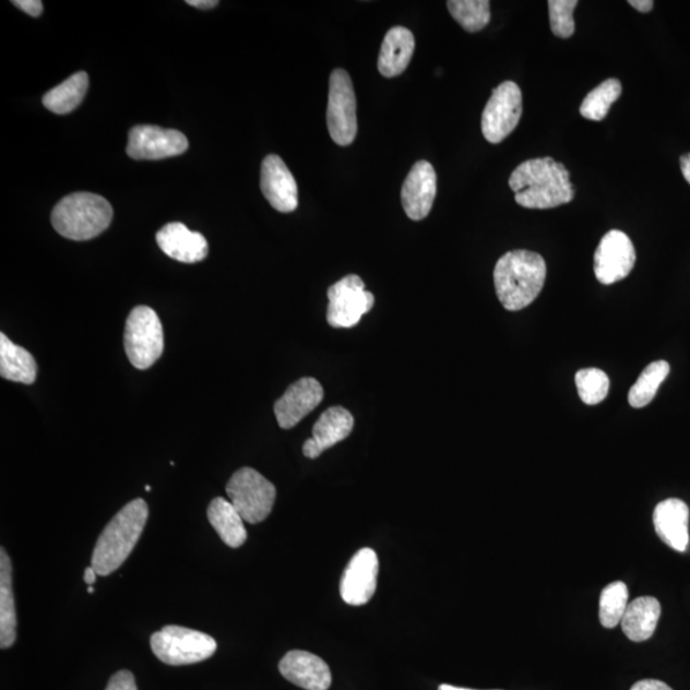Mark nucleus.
<instances>
[{"label": "nucleus", "instance_id": "nucleus-6", "mask_svg": "<svg viewBox=\"0 0 690 690\" xmlns=\"http://www.w3.org/2000/svg\"><path fill=\"white\" fill-rule=\"evenodd\" d=\"M124 349L130 362L139 370L150 369L164 350L163 325L157 313L139 306L126 322Z\"/></svg>", "mask_w": 690, "mask_h": 690}, {"label": "nucleus", "instance_id": "nucleus-34", "mask_svg": "<svg viewBox=\"0 0 690 690\" xmlns=\"http://www.w3.org/2000/svg\"><path fill=\"white\" fill-rule=\"evenodd\" d=\"M12 3L32 17H39L44 10L40 0H14Z\"/></svg>", "mask_w": 690, "mask_h": 690}, {"label": "nucleus", "instance_id": "nucleus-11", "mask_svg": "<svg viewBox=\"0 0 690 690\" xmlns=\"http://www.w3.org/2000/svg\"><path fill=\"white\" fill-rule=\"evenodd\" d=\"M189 148V140L177 130L157 126H136L130 131L127 155L134 160H162L182 155Z\"/></svg>", "mask_w": 690, "mask_h": 690}, {"label": "nucleus", "instance_id": "nucleus-3", "mask_svg": "<svg viewBox=\"0 0 690 690\" xmlns=\"http://www.w3.org/2000/svg\"><path fill=\"white\" fill-rule=\"evenodd\" d=\"M147 518L148 507L142 499H134L119 510L97 538L92 558L97 575H110L122 567L138 545Z\"/></svg>", "mask_w": 690, "mask_h": 690}, {"label": "nucleus", "instance_id": "nucleus-13", "mask_svg": "<svg viewBox=\"0 0 690 690\" xmlns=\"http://www.w3.org/2000/svg\"><path fill=\"white\" fill-rule=\"evenodd\" d=\"M379 558L370 547L359 550L345 568L341 596L345 604L362 606L370 602L378 587Z\"/></svg>", "mask_w": 690, "mask_h": 690}, {"label": "nucleus", "instance_id": "nucleus-33", "mask_svg": "<svg viewBox=\"0 0 690 690\" xmlns=\"http://www.w3.org/2000/svg\"><path fill=\"white\" fill-rule=\"evenodd\" d=\"M105 690H138L136 680L129 670L118 671L112 675Z\"/></svg>", "mask_w": 690, "mask_h": 690}, {"label": "nucleus", "instance_id": "nucleus-18", "mask_svg": "<svg viewBox=\"0 0 690 690\" xmlns=\"http://www.w3.org/2000/svg\"><path fill=\"white\" fill-rule=\"evenodd\" d=\"M354 427L355 418L348 409L340 406L326 409L313 425L312 438L304 444L305 456L317 460L325 450L347 439Z\"/></svg>", "mask_w": 690, "mask_h": 690}, {"label": "nucleus", "instance_id": "nucleus-21", "mask_svg": "<svg viewBox=\"0 0 690 690\" xmlns=\"http://www.w3.org/2000/svg\"><path fill=\"white\" fill-rule=\"evenodd\" d=\"M415 48V36L411 29L402 26L390 28L382 41L378 61L382 76L392 79L406 71Z\"/></svg>", "mask_w": 690, "mask_h": 690}, {"label": "nucleus", "instance_id": "nucleus-30", "mask_svg": "<svg viewBox=\"0 0 690 690\" xmlns=\"http://www.w3.org/2000/svg\"><path fill=\"white\" fill-rule=\"evenodd\" d=\"M629 592L626 583L612 582L599 597V621L605 628L620 624L628 607Z\"/></svg>", "mask_w": 690, "mask_h": 690}, {"label": "nucleus", "instance_id": "nucleus-20", "mask_svg": "<svg viewBox=\"0 0 690 690\" xmlns=\"http://www.w3.org/2000/svg\"><path fill=\"white\" fill-rule=\"evenodd\" d=\"M689 508L680 499H667L656 507V534L673 550L685 552L689 544Z\"/></svg>", "mask_w": 690, "mask_h": 690}, {"label": "nucleus", "instance_id": "nucleus-35", "mask_svg": "<svg viewBox=\"0 0 690 690\" xmlns=\"http://www.w3.org/2000/svg\"><path fill=\"white\" fill-rule=\"evenodd\" d=\"M630 690H673L664 681L655 680V679H644L641 681H637L635 685L630 688Z\"/></svg>", "mask_w": 690, "mask_h": 690}, {"label": "nucleus", "instance_id": "nucleus-32", "mask_svg": "<svg viewBox=\"0 0 690 690\" xmlns=\"http://www.w3.org/2000/svg\"><path fill=\"white\" fill-rule=\"evenodd\" d=\"M551 32L561 39H568L575 32L573 19L576 0H550L549 3Z\"/></svg>", "mask_w": 690, "mask_h": 690}, {"label": "nucleus", "instance_id": "nucleus-39", "mask_svg": "<svg viewBox=\"0 0 690 690\" xmlns=\"http://www.w3.org/2000/svg\"><path fill=\"white\" fill-rule=\"evenodd\" d=\"M96 576H97V573L93 567L86 568L84 580L86 584H88V586H93V584L96 582Z\"/></svg>", "mask_w": 690, "mask_h": 690}, {"label": "nucleus", "instance_id": "nucleus-8", "mask_svg": "<svg viewBox=\"0 0 690 690\" xmlns=\"http://www.w3.org/2000/svg\"><path fill=\"white\" fill-rule=\"evenodd\" d=\"M356 94L347 71L335 70L330 76L326 122L330 138L340 146H349L357 136Z\"/></svg>", "mask_w": 690, "mask_h": 690}, {"label": "nucleus", "instance_id": "nucleus-25", "mask_svg": "<svg viewBox=\"0 0 690 690\" xmlns=\"http://www.w3.org/2000/svg\"><path fill=\"white\" fill-rule=\"evenodd\" d=\"M37 366L28 350L0 334V374L5 380L32 385L36 380Z\"/></svg>", "mask_w": 690, "mask_h": 690}, {"label": "nucleus", "instance_id": "nucleus-31", "mask_svg": "<svg viewBox=\"0 0 690 690\" xmlns=\"http://www.w3.org/2000/svg\"><path fill=\"white\" fill-rule=\"evenodd\" d=\"M575 385L582 402L596 406L609 394L610 380L602 370L583 369L575 374Z\"/></svg>", "mask_w": 690, "mask_h": 690}, {"label": "nucleus", "instance_id": "nucleus-38", "mask_svg": "<svg viewBox=\"0 0 690 690\" xmlns=\"http://www.w3.org/2000/svg\"><path fill=\"white\" fill-rule=\"evenodd\" d=\"M680 168L686 181L690 185V154L680 157Z\"/></svg>", "mask_w": 690, "mask_h": 690}, {"label": "nucleus", "instance_id": "nucleus-27", "mask_svg": "<svg viewBox=\"0 0 690 690\" xmlns=\"http://www.w3.org/2000/svg\"><path fill=\"white\" fill-rule=\"evenodd\" d=\"M670 372V365L666 361L650 364L640 374L635 384L630 388L628 401L634 408H643L654 401L659 385L666 380Z\"/></svg>", "mask_w": 690, "mask_h": 690}, {"label": "nucleus", "instance_id": "nucleus-41", "mask_svg": "<svg viewBox=\"0 0 690 690\" xmlns=\"http://www.w3.org/2000/svg\"><path fill=\"white\" fill-rule=\"evenodd\" d=\"M88 594H94V588H93V586H90V587H88Z\"/></svg>", "mask_w": 690, "mask_h": 690}, {"label": "nucleus", "instance_id": "nucleus-2", "mask_svg": "<svg viewBox=\"0 0 690 690\" xmlns=\"http://www.w3.org/2000/svg\"><path fill=\"white\" fill-rule=\"evenodd\" d=\"M546 272L542 254L527 250L505 253L493 270L495 289L502 307L508 311L526 309L542 294Z\"/></svg>", "mask_w": 690, "mask_h": 690}, {"label": "nucleus", "instance_id": "nucleus-4", "mask_svg": "<svg viewBox=\"0 0 690 690\" xmlns=\"http://www.w3.org/2000/svg\"><path fill=\"white\" fill-rule=\"evenodd\" d=\"M112 219L108 200L90 192L72 193L51 213L52 227L72 241H88L107 230Z\"/></svg>", "mask_w": 690, "mask_h": 690}, {"label": "nucleus", "instance_id": "nucleus-16", "mask_svg": "<svg viewBox=\"0 0 690 690\" xmlns=\"http://www.w3.org/2000/svg\"><path fill=\"white\" fill-rule=\"evenodd\" d=\"M261 191L276 212L292 213L298 207V187L282 157L267 155L261 165Z\"/></svg>", "mask_w": 690, "mask_h": 690}, {"label": "nucleus", "instance_id": "nucleus-15", "mask_svg": "<svg viewBox=\"0 0 690 690\" xmlns=\"http://www.w3.org/2000/svg\"><path fill=\"white\" fill-rule=\"evenodd\" d=\"M438 192V178L432 164L417 162L412 167L402 189V205L412 221H423L430 214Z\"/></svg>", "mask_w": 690, "mask_h": 690}, {"label": "nucleus", "instance_id": "nucleus-23", "mask_svg": "<svg viewBox=\"0 0 690 690\" xmlns=\"http://www.w3.org/2000/svg\"><path fill=\"white\" fill-rule=\"evenodd\" d=\"M12 562L2 547L0 550V647L13 646L16 642V603L12 586Z\"/></svg>", "mask_w": 690, "mask_h": 690}, {"label": "nucleus", "instance_id": "nucleus-7", "mask_svg": "<svg viewBox=\"0 0 690 690\" xmlns=\"http://www.w3.org/2000/svg\"><path fill=\"white\" fill-rule=\"evenodd\" d=\"M227 495L245 522L258 524L272 513L276 489L258 471L245 467L230 477Z\"/></svg>", "mask_w": 690, "mask_h": 690}, {"label": "nucleus", "instance_id": "nucleus-40", "mask_svg": "<svg viewBox=\"0 0 690 690\" xmlns=\"http://www.w3.org/2000/svg\"><path fill=\"white\" fill-rule=\"evenodd\" d=\"M439 690H475V689L457 688V687H453V686H449V685H441L439 687Z\"/></svg>", "mask_w": 690, "mask_h": 690}, {"label": "nucleus", "instance_id": "nucleus-14", "mask_svg": "<svg viewBox=\"0 0 690 690\" xmlns=\"http://www.w3.org/2000/svg\"><path fill=\"white\" fill-rule=\"evenodd\" d=\"M324 400V389L313 378H304L292 384L287 392L275 402L274 412L283 430L294 429L306 416L320 406Z\"/></svg>", "mask_w": 690, "mask_h": 690}, {"label": "nucleus", "instance_id": "nucleus-29", "mask_svg": "<svg viewBox=\"0 0 690 690\" xmlns=\"http://www.w3.org/2000/svg\"><path fill=\"white\" fill-rule=\"evenodd\" d=\"M447 5L457 24L468 33L481 32L491 20L487 0H450Z\"/></svg>", "mask_w": 690, "mask_h": 690}, {"label": "nucleus", "instance_id": "nucleus-28", "mask_svg": "<svg viewBox=\"0 0 690 690\" xmlns=\"http://www.w3.org/2000/svg\"><path fill=\"white\" fill-rule=\"evenodd\" d=\"M621 82L617 79H609L598 85L596 88L584 97L581 105V115L590 121L599 122L606 118L611 105L617 102L621 95Z\"/></svg>", "mask_w": 690, "mask_h": 690}, {"label": "nucleus", "instance_id": "nucleus-36", "mask_svg": "<svg viewBox=\"0 0 690 690\" xmlns=\"http://www.w3.org/2000/svg\"><path fill=\"white\" fill-rule=\"evenodd\" d=\"M629 5L641 13H649L654 9L655 3L652 0H629Z\"/></svg>", "mask_w": 690, "mask_h": 690}, {"label": "nucleus", "instance_id": "nucleus-37", "mask_svg": "<svg viewBox=\"0 0 690 690\" xmlns=\"http://www.w3.org/2000/svg\"><path fill=\"white\" fill-rule=\"evenodd\" d=\"M187 4L199 10H212L215 9L219 2H217V0H187Z\"/></svg>", "mask_w": 690, "mask_h": 690}, {"label": "nucleus", "instance_id": "nucleus-10", "mask_svg": "<svg viewBox=\"0 0 690 690\" xmlns=\"http://www.w3.org/2000/svg\"><path fill=\"white\" fill-rule=\"evenodd\" d=\"M522 92L513 81L502 82L493 90L483 112V133L490 144H500L521 121Z\"/></svg>", "mask_w": 690, "mask_h": 690}, {"label": "nucleus", "instance_id": "nucleus-42", "mask_svg": "<svg viewBox=\"0 0 690 690\" xmlns=\"http://www.w3.org/2000/svg\"><path fill=\"white\" fill-rule=\"evenodd\" d=\"M146 491H147V492L152 491V487L146 486Z\"/></svg>", "mask_w": 690, "mask_h": 690}, {"label": "nucleus", "instance_id": "nucleus-19", "mask_svg": "<svg viewBox=\"0 0 690 690\" xmlns=\"http://www.w3.org/2000/svg\"><path fill=\"white\" fill-rule=\"evenodd\" d=\"M157 246L172 260L183 264H194L207 258L209 245L206 238L192 231L182 223L165 225L156 234Z\"/></svg>", "mask_w": 690, "mask_h": 690}, {"label": "nucleus", "instance_id": "nucleus-5", "mask_svg": "<svg viewBox=\"0 0 690 690\" xmlns=\"http://www.w3.org/2000/svg\"><path fill=\"white\" fill-rule=\"evenodd\" d=\"M150 646L162 663L170 666L205 662L217 649L212 635L178 626H167L155 632Z\"/></svg>", "mask_w": 690, "mask_h": 690}, {"label": "nucleus", "instance_id": "nucleus-24", "mask_svg": "<svg viewBox=\"0 0 690 690\" xmlns=\"http://www.w3.org/2000/svg\"><path fill=\"white\" fill-rule=\"evenodd\" d=\"M210 524L225 545L238 549L247 539L243 518L229 500L215 498L207 509Z\"/></svg>", "mask_w": 690, "mask_h": 690}, {"label": "nucleus", "instance_id": "nucleus-17", "mask_svg": "<svg viewBox=\"0 0 690 690\" xmlns=\"http://www.w3.org/2000/svg\"><path fill=\"white\" fill-rule=\"evenodd\" d=\"M279 671L285 679L306 690H328L332 671L324 659L306 651H290L282 658Z\"/></svg>", "mask_w": 690, "mask_h": 690}, {"label": "nucleus", "instance_id": "nucleus-26", "mask_svg": "<svg viewBox=\"0 0 690 690\" xmlns=\"http://www.w3.org/2000/svg\"><path fill=\"white\" fill-rule=\"evenodd\" d=\"M88 90V76L86 72L72 74L61 85L51 88L43 97L44 107L56 115H69L84 100Z\"/></svg>", "mask_w": 690, "mask_h": 690}, {"label": "nucleus", "instance_id": "nucleus-1", "mask_svg": "<svg viewBox=\"0 0 690 690\" xmlns=\"http://www.w3.org/2000/svg\"><path fill=\"white\" fill-rule=\"evenodd\" d=\"M518 205L526 209H554L569 204L574 189L564 164L552 157H537L518 165L509 178Z\"/></svg>", "mask_w": 690, "mask_h": 690}, {"label": "nucleus", "instance_id": "nucleus-22", "mask_svg": "<svg viewBox=\"0 0 690 690\" xmlns=\"http://www.w3.org/2000/svg\"><path fill=\"white\" fill-rule=\"evenodd\" d=\"M662 615V605L658 599L651 596L635 598L629 603L624 617L621 619V629L628 639L633 642H644L654 635L657 622Z\"/></svg>", "mask_w": 690, "mask_h": 690}, {"label": "nucleus", "instance_id": "nucleus-12", "mask_svg": "<svg viewBox=\"0 0 690 690\" xmlns=\"http://www.w3.org/2000/svg\"><path fill=\"white\" fill-rule=\"evenodd\" d=\"M634 265V246L624 231L614 229L606 234L595 252L594 269L597 281L610 285L626 279Z\"/></svg>", "mask_w": 690, "mask_h": 690}, {"label": "nucleus", "instance_id": "nucleus-9", "mask_svg": "<svg viewBox=\"0 0 690 690\" xmlns=\"http://www.w3.org/2000/svg\"><path fill=\"white\" fill-rule=\"evenodd\" d=\"M329 306L326 319L335 329L354 328L374 305L371 292L358 275H348L336 282L328 290Z\"/></svg>", "mask_w": 690, "mask_h": 690}]
</instances>
